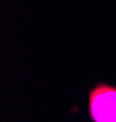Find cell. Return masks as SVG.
<instances>
[{
    "instance_id": "1",
    "label": "cell",
    "mask_w": 116,
    "mask_h": 122,
    "mask_svg": "<svg viewBox=\"0 0 116 122\" xmlns=\"http://www.w3.org/2000/svg\"><path fill=\"white\" fill-rule=\"evenodd\" d=\"M88 116L92 122H116V86L98 82L88 89Z\"/></svg>"
}]
</instances>
